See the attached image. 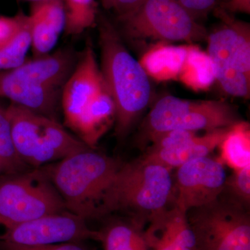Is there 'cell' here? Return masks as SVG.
I'll list each match as a JSON object with an SVG mask.
<instances>
[{
    "label": "cell",
    "instance_id": "cell-1",
    "mask_svg": "<svg viewBox=\"0 0 250 250\" xmlns=\"http://www.w3.org/2000/svg\"><path fill=\"white\" fill-rule=\"evenodd\" d=\"M123 163L85 149L62 159L45 171L68 211L85 220L108 215L110 190Z\"/></svg>",
    "mask_w": 250,
    "mask_h": 250
},
{
    "label": "cell",
    "instance_id": "cell-2",
    "mask_svg": "<svg viewBox=\"0 0 250 250\" xmlns=\"http://www.w3.org/2000/svg\"><path fill=\"white\" fill-rule=\"evenodd\" d=\"M99 42L104 82L116 108V132L124 137L150 103L149 77L125 47L119 31L103 15L99 14Z\"/></svg>",
    "mask_w": 250,
    "mask_h": 250
},
{
    "label": "cell",
    "instance_id": "cell-3",
    "mask_svg": "<svg viewBox=\"0 0 250 250\" xmlns=\"http://www.w3.org/2000/svg\"><path fill=\"white\" fill-rule=\"evenodd\" d=\"M170 169L141 157L123 163L108 196V213L125 210L142 227L172 205Z\"/></svg>",
    "mask_w": 250,
    "mask_h": 250
},
{
    "label": "cell",
    "instance_id": "cell-4",
    "mask_svg": "<svg viewBox=\"0 0 250 250\" xmlns=\"http://www.w3.org/2000/svg\"><path fill=\"white\" fill-rule=\"evenodd\" d=\"M6 111L16 152L27 166L39 168L89 148L52 118L14 103Z\"/></svg>",
    "mask_w": 250,
    "mask_h": 250
},
{
    "label": "cell",
    "instance_id": "cell-5",
    "mask_svg": "<svg viewBox=\"0 0 250 250\" xmlns=\"http://www.w3.org/2000/svg\"><path fill=\"white\" fill-rule=\"evenodd\" d=\"M222 22L208 38V52L215 81L228 95L248 98L250 93V28L231 14L215 8Z\"/></svg>",
    "mask_w": 250,
    "mask_h": 250
},
{
    "label": "cell",
    "instance_id": "cell-6",
    "mask_svg": "<svg viewBox=\"0 0 250 250\" xmlns=\"http://www.w3.org/2000/svg\"><path fill=\"white\" fill-rule=\"evenodd\" d=\"M196 250H250L248 206L228 192L187 212Z\"/></svg>",
    "mask_w": 250,
    "mask_h": 250
},
{
    "label": "cell",
    "instance_id": "cell-7",
    "mask_svg": "<svg viewBox=\"0 0 250 250\" xmlns=\"http://www.w3.org/2000/svg\"><path fill=\"white\" fill-rule=\"evenodd\" d=\"M66 210L42 167L0 176V227L6 229Z\"/></svg>",
    "mask_w": 250,
    "mask_h": 250
},
{
    "label": "cell",
    "instance_id": "cell-8",
    "mask_svg": "<svg viewBox=\"0 0 250 250\" xmlns=\"http://www.w3.org/2000/svg\"><path fill=\"white\" fill-rule=\"evenodd\" d=\"M236 112L224 101H189L167 95L158 100L147 115L142 133L146 141L174 129L213 131L236 123Z\"/></svg>",
    "mask_w": 250,
    "mask_h": 250
},
{
    "label": "cell",
    "instance_id": "cell-9",
    "mask_svg": "<svg viewBox=\"0 0 250 250\" xmlns=\"http://www.w3.org/2000/svg\"><path fill=\"white\" fill-rule=\"evenodd\" d=\"M132 40L185 41L207 39V31L177 0H145L134 12L117 19Z\"/></svg>",
    "mask_w": 250,
    "mask_h": 250
},
{
    "label": "cell",
    "instance_id": "cell-10",
    "mask_svg": "<svg viewBox=\"0 0 250 250\" xmlns=\"http://www.w3.org/2000/svg\"><path fill=\"white\" fill-rule=\"evenodd\" d=\"M85 221L65 210L10 227L0 235V241L27 246L100 241V231L90 229Z\"/></svg>",
    "mask_w": 250,
    "mask_h": 250
},
{
    "label": "cell",
    "instance_id": "cell-11",
    "mask_svg": "<svg viewBox=\"0 0 250 250\" xmlns=\"http://www.w3.org/2000/svg\"><path fill=\"white\" fill-rule=\"evenodd\" d=\"M226 182L222 161L208 156L188 161L177 168L172 205L187 213L211 203L223 193Z\"/></svg>",
    "mask_w": 250,
    "mask_h": 250
},
{
    "label": "cell",
    "instance_id": "cell-12",
    "mask_svg": "<svg viewBox=\"0 0 250 250\" xmlns=\"http://www.w3.org/2000/svg\"><path fill=\"white\" fill-rule=\"evenodd\" d=\"M103 84L93 49L91 45H87L62 87V109L67 127L73 131L85 108Z\"/></svg>",
    "mask_w": 250,
    "mask_h": 250
},
{
    "label": "cell",
    "instance_id": "cell-13",
    "mask_svg": "<svg viewBox=\"0 0 250 250\" xmlns=\"http://www.w3.org/2000/svg\"><path fill=\"white\" fill-rule=\"evenodd\" d=\"M144 232L149 250H196L187 213L172 205L149 222Z\"/></svg>",
    "mask_w": 250,
    "mask_h": 250
},
{
    "label": "cell",
    "instance_id": "cell-14",
    "mask_svg": "<svg viewBox=\"0 0 250 250\" xmlns=\"http://www.w3.org/2000/svg\"><path fill=\"white\" fill-rule=\"evenodd\" d=\"M76 55L70 49H60L52 54L34 57L11 70L23 80L47 88L60 90L77 64Z\"/></svg>",
    "mask_w": 250,
    "mask_h": 250
},
{
    "label": "cell",
    "instance_id": "cell-15",
    "mask_svg": "<svg viewBox=\"0 0 250 250\" xmlns=\"http://www.w3.org/2000/svg\"><path fill=\"white\" fill-rule=\"evenodd\" d=\"M59 95V90L31 83L11 70L0 71V96L34 113L54 119Z\"/></svg>",
    "mask_w": 250,
    "mask_h": 250
},
{
    "label": "cell",
    "instance_id": "cell-16",
    "mask_svg": "<svg viewBox=\"0 0 250 250\" xmlns=\"http://www.w3.org/2000/svg\"><path fill=\"white\" fill-rule=\"evenodd\" d=\"M228 129L208 131L203 136L175 143L169 147H150L143 156L146 160L161 164L167 168H177L188 161L209 155L223 141Z\"/></svg>",
    "mask_w": 250,
    "mask_h": 250
},
{
    "label": "cell",
    "instance_id": "cell-17",
    "mask_svg": "<svg viewBox=\"0 0 250 250\" xmlns=\"http://www.w3.org/2000/svg\"><path fill=\"white\" fill-rule=\"evenodd\" d=\"M116 104L104 82L101 89L85 108L73 131L82 142L94 149L116 122Z\"/></svg>",
    "mask_w": 250,
    "mask_h": 250
},
{
    "label": "cell",
    "instance_id": "cell-18",
    "mask_svg": "<svg viewBox=\"0 0 250 250\" xmlns=\"http://www.w3.org/2000/svg\"><path fill=\"white\" fill-rule=\"evenodd\" d=\"M189 45L159 43L143 54L139 61L149 77L159 82L178 80L183 69Z\"/></svg>",
    "mask_w": 250,
    "mask_h": 250
},
{
    "label": "cell",
    "instance_id": "cell-19",
    "mask_svg": "<svg viewBox=\"0 0 250 250\" xmlns=\"http://www.w3.org/2000/svg\"><path fill=\"white\" fill-rule=\"evenodd\" d=\"M219 147L222 161L233 170L250 166V128L246 122L229 126Z\"/></svg>",
    "mask_w": 250,
    "mask_h": 250
},
{
    "label": "cell",
    "instance_id": "cell-20",
    "mask_svg": "<svg viewBox=\"0 0 250 250\" xmlns=\"http://www.w3.org/2000/svg\"><path fill=\"white\" fill-rule=\"evenodd\" d=\"M178 80L195 91L208 89L215 82L209 56L196 45H189L188 53Z\"/></svg>",
    "mask_w": 250,
    "mask_h": 250
},
{
    "label": "cell",
    "instance_id": "cell-21",
    "mask_svg": "<svg viewBox=\"0 0 250 250\" xmlns=\"http://www.w3.org/2000/svg\"><path fill=\"white\" fill-rule=\"evenodd\" d=\"M142 227L131 223L115 222L100 231L104 250H149Z\"/></svg>",
    "mask_w": 250,
    "mask_h": 250
},
{
    "label": "cell",
    "instance_id": "cell-22",
    "mask_svg": "<svg viewBox=\"0 0 250 250\" xmlns=\"http://www.w3.org/2000/svg\"><path fill=\"white\" fill-rule=\"evenodd\" d=\"M66 36H77L97 24L98 17L96 0H63Z\"/></svg>",
    "mask_w": 250,
    "mask_h": 250
},
{
    "label": "cell",
    "instance_id": "cell-23",
    "mask_svg": "<svg viewBox=\"0 0 250 250\" xmlns=\"http://www.w3.org/2000/svg\"><path fill=\"white\" fill-rule=\"evenodd\" d=\"M31 48L29 16L21 30L9 42L0 47V71L13 70L26 62Z\"/></svg>",
    "mask_w": 250,
    "mask_h": 250
},
{
    "label": "cell",
    "instance_id": "cell-24",
    "mask_svg": "<svg viewBox=\"0 0 250 250\" xmlns=\"http://www.w3.org/2000/svg\"><path fill=\"white\" fill-rule=\"evenodd\" d=\"M31 49L34 57L47 55L58 41L60 34L39 13L29 15Z\"/></svg>",
    "mask_w": 250,
    "mask_h": 250
},
{
    "label": "cell",
    "instance_id": "cell-25",
    "mask_svg": "<svg viewBox=\"0 0 250 250\" xmlns=\"http://www.w3.org/2000/svg\"><path fill=\"white\" fill-rule=\"evenodd\" d=\"M0 164L6 174L17 173L26 170L27 165L16 152L11 125L6 110L0 108Z\"/></svg>",
    "mask_w": 250,
    "mask_h": 250
},
{
    "label": "cell",
    "instance_id": "cell-26",
    "mask_svg": "<svg viewBox=\"0 0 250 250\" xmlns=\"http://www.w3.org/2000/svg\"><path fill=\"white\" fill-rule=\"evenodd\" d=\"M31 11L39 13L59 34L64 31L65 13L63 0H44L31 3Z\"/></svg>",
    "mask_w": 250,
    "mask_h": 250
},
{
    "label": "cell",
    "instance_id": "cell-27",
    "mask_svg": "<svg viewBox=\"0 0 250 250\" xmlns=\"http://www.w3.org/2000/svg\"><path fill=\"white\" fill-rule=\"evenodd\" d=\"M225 189L228 193L246 206L250 200V166L234 170V173L227 179Z\"/></svg>",
    "mask_w": 250,
    "mask_h": 250
},
{
    "label": "cell",
    "instance_id": "cell-28",
    "mask_svg": "<svg viewBox=\"0 0 250 250\" xmlns=\"http://www.w3.org/2000/svg\"><path fill=\"white\" fill-rule=\"evenodd\" d=\"M28 17L19 11L14 17L0 16V47L11 41L21 30Z\"/></svg>",
    "mask_w": 250,
    "mask_h": 250
},
{
    "label": "cell",
    "instance_id": "cell-29",
    "mask_svg": "<svg viewBox=\"0 0 250 250\" xmlns=\"http://www.w3.org/2000/svg\"><path fill=\"white\" fill-rule=\"evenodd\" d=\"M196 21L207 17L218 4L219 0H177Z\"/></svg>",
    "mask_w": 250,
    "mask_h": 250
},
{
    "label": "cell",
    "instance_id": "cell-30",
    "mask_svg": "<svg viewBox=\"0 0 250 250\" xmlns=\"http://www.w3.org/2000/svg\"><path fill=\"white\" fill-rule=\"evenodd\" d=\"M0 250H87L81 243H65L46 246H27L0 241Z\"/></svg>",
    "mask_w": 250,
    "mask_h": 250
},
{
    "label": "cell",
    "instance_id": "cell-31",
    "mask_svg": "<svg viewBox=\"0 0 250 250\" xmlns=\"http://www.w3.org/2000/svg\"><path fill=\"white\" fill-rule=\"evenodd\" d=\"M105 9L113 11L117 19L134 12L145 0H100Z\"/></svg>",
    "mask_w": 250,
    "mask_h": 250
},
{
    "label": "cell",
    "instance_id": "cell-32",
    "mask_svg": "<svg viewBox=\"0 0 250 250\" xmlns=\"http://www.w3.org/2000/svg\"><path fill=\"white\" fill-rule=\"evenodd\" d=\"M17 1H30L31 3L38 2V1H44V0H17Z\"/></svg>",
    "mask_w": 250,
    "mask_h": 250
},
{
    "label": "cell",
    "instance_id": "cell-33",
    "mask_svg": "<svg viewBox=\"0 0 250 250\" xmlns=\"http://www.w3.org/2000/svg\"><path fill=\"white\" fill-rule=\"evenodd\" d=\"M6 174L5 173V171L4 170V168H3L2 166L0 164V176L1 175V174Z\"/></svg>",
    "mask_w": 250,
    "mask_h": 250
},
{
    "label": "cell",
    "instance_id": "cell-34",
    "mask_svg": "<svg viewBox=\"0 0 250 250\" xmlns=\"http://www.w3.org/2000/svg\"><path fill=\"white\" fill-rule=\"evenodd\" d=\"M227 1H228V0H219L218 4H220V3L225 2Z\"/></svg>",
    "mask_w": 250,
    "mask_h": 250
}]
</instances>
